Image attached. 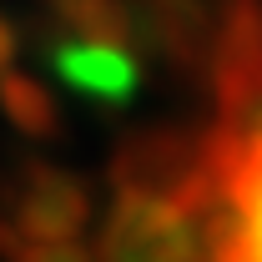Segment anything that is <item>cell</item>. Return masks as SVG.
I'll list each match as a JSON object with an SVG mask.
<instances>
[{
	"label": "cell",
	"mask_w": 262,
	"mask_h": 262,
	"mask_svg": "<svg viewBox=\"0 0 262 262\" xmlns=\"http://www.w3.org/2000/svg\"><path fill=\"white\" fill-rule=\"evenodd\" d=\"M196 222L207 262H262V101L202 136Z\"/></svg>",
	"instance_id": "obj_1"
},
{
	"label": "cell",
	"mask_w": 262,
	"mask_h": 262,
	"mask_svg": "<svg viewBox=\"0 0 262 262\" xmlns=\"http://www.w3.org/2000/svg\"><path fill=\"white\" fill-rule=\"evenodd\" d=\"M96 262H207V237L187 202L157 192H116L91 242Z\"/></svg>",
	"instance_id": "obj_2"
},
{
	"label": "cell",
	"mask_w": 262,
	"mask_h": 262,
	"mask_svg": "<svg viewBox=\"0 0 262 262\" xmlns=\"http://www.w3.org/2000/svg\"><path fill=\"white\" fill-rule=\"evenodd\" d=\"M86 227H91V187L61 166L35 162L10 202V212L0 217V257L15 262L26 247L81 242Z\"/></svg>",
	"instance_id": "obj_3"
},
{
	"label": "cell",
	"mask_w": 262,
	"mask_h": 262,
	"mask_svg": "<svg viewBox=\"0 0 262 262\" xmlns=\"http://www.w3.org/2000/svg\"><path fill=\"white\" fill-rule=\"evenodd\" d=\"M106 177L116 192H157L196 207V196H202V136L182 126L136 131L116 146Z\"/></svg>",
	"instance_id": "obj_4"
},
{
	"label": "cell",
	"mask_w": 262,
	"mask_h": 262,
	"mask_svg": "<svg viewBox=\"0 0 262 262\" xmlns=\"http://www.w3.org/2000/svg\"><path fill=\"white\" fill-rule=\"evenodd\" d=\"M51 71L61 76V86H71L76 96H86L101 111H116L136 96L141 86V66L126 46H111V40H86V35H56L46 46Z\"/></svg>",
	"instance_id": "obj_5"
},
{
	"label": "cell",
	"mask_w": 262,
	"mask_h": 262,
	"mask_svg": "<svg viewBox=\"0 0 262 262\" xmlns=\"http://www.w3.org/2000/svg\"><path fill=\"white\" fill-rule=\"evenodd\" d=\"M0 116L20 131L26 141H51V136L61 131V101H56V91H51L40 76L10 71V76L0 81Z\"/></svg>",
	"instance_id": "obj_6"
},
{
	"label": "cell",
	"mask_w": 262,
	"mask_h": 262,
	"mask_svg": "<svg viewBox=\"0 0 262 262\" xmlns=\"http://www.w3.org/2000/svg\"><path fill=\"white\" fill-rule=\"evenodd\" d=\"M15 262H96V257L81 242H61V247H26Z\"/></svg>",
	"instance_id": "obj_7"
},
{
	"label": "cell",
	"mask_w": 262,
	"mask_h": 262,
	"mask_svg": "<svg viewBox=\"0 0 262 262\" xmlns=\"http://www.w3.org/2000/svg\"><path fill=\"white\" fill-rule=\"evenodd\" d=\"M15 61H20V26L0 10V81L15 71Z\"/></svg>",
	"instance_id": "obj_8"
},
{
	"label": "cell",
	"mask_w": 262,
	"mask_h": 262,
	"mask_svg": "<svg viewBox=\"0 0 262 262\" xmlns=\"http://www.w3.org/2000/svg\"><path fill=\"white\" fill-rule=\"evenodd\" d=\"M40 5H46V10H56V5H61V0H40Z\"/></svg>",
	"instance_id": "obj_9"
}]
</instances>
